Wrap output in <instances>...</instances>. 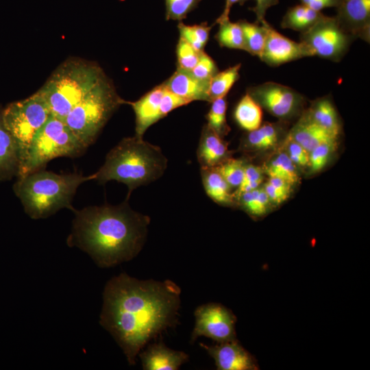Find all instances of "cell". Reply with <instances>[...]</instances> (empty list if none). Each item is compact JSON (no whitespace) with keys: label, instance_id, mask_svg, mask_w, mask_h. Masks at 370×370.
<instances>
[{"label":"cell","instance_id":"32","mask_svg":"<svg viewBox=\"0 0 370 370\" xmlns=\"http://www.w3.org/2000/svg\"><path fill=\"white\" fill-rule=\"evenodd\" d=\"M180 38L188 42L197 51H204L207 44L212 26L206 23L188 25L180 23L178 24Z\"/></svg>","mask_w":370,"mask_h":370},{"label":"cell","instance_id":"36","mask_svg":"<svg viewBox=\"0 0 370 370\" xmlns=\"http://www.w3.org/2000/svg\"><path fill=\"white\" fill-rule=\"evenodd\" d=\"M262 182V169L254 164H245L242 182L236 190L233 193L235 200L241 194L258 188Z\"/></svg>","mask_w":370,"mask_h":370},{"label":"cell","instance_id":"15","mask_svg":"<svg viewBox=\"0 0 370 370\" xmlns=\"http://www.w3.org/2000/svg\"><path fill=\"white\" fill-rule=\"evenodd\" d=\"M165 87L163 84L156 86L135 101H127L135 114V136L143 137L147 129L162 119L160 101Z\"/></svg>","mask_w":370,"mask_h":370},{"label":"cell","instance_id":"18","mask_svg":"<svg viewBox=\"0 0 370 370\" xmlns=\"http://www.w3.org/2000/svg\"><path fill=\"white\" fill-rule=\"evenodd\" d=\"M227 143L207 124L202 128L197 149L201 168L216 167L230 157Z\"/></svg>","mask_w":370,"mask_h":370},{"label":"cell","instance_id":"3","mask_svg":"<svg viewBox=\"0 0 370 370\" xmlns=\"http://www.w3.org/2000/svg\"><path fill=\"white\" fill-rule=\"evenodd\" d=\"M161 149L134 136L122 139L107 154L104 164L94 173L101 184L115 180L127 185L129 199L136 188L159 179L167 167Z\"/></svg>","mask_w":370,"mask_h":370},{"label":"cell","instance_id":"41","mask_svg":"<svg viewBox=\"0 0 370 370\" xmlns=\"http://www.w3.org/2000/svg\"><path fill=\"white\" fill-rule=\"evenodd\" d=\"M247 0H243L242 4H243ZM256 5L252 8H250L253 11L256 16V23L261 24L265 21V15L268 9L277 5L279 3V0H255Z\"/></svg>","mask_w":370,"mask_h":370},{"label":"cell","instance_id":"17","mask_svg":"<svg viewBox=\"0 0 370 370\" xmlns=\"http://www.w3.org/2000/svg\"><path fill=\"white\" fill-rule=\"evenodd\" d=\"M163 84L167 90L190 103L194 101L210 102L208 97L209 84L200 81L190 71L177 68Z\"/></svg>","mask_w":370,"mask_h":370},{"label":"cell","instance_id":"39","mask_svg":"<svg viewBox=\"0 0 370 370\" xmlns=\"http://www.w3.org/2000/svg\"><path fill=\"white\" fill-rule=\"evenodd\" d=\"M286 153L291 160L299 166L309 164V152L301 145L287 136Z\"/></svg>","mask_w":370,"mask_h":370},{"label":"cell","instance_id":"25","mask_svg":"<svg viewBox=\"0 0 370 370\" xmlns=\"http://www.w3.org/2000/svg\"><path fill=\"white\" fill-rule=\"evenodd\" d=\"M282 127L276 123H265L253 130L248 132L243 145L244 148L265 150L275 145L280 138Z\"/></svg>","mask_w":370,"mask_h":370},{"label":"cell","instance_id":"43","mask_svg":"<svg viewBox=\"0 0 370 370\" xmlns=\"http://www.w3.org/2000/svg\"><path fill=\"white\" fill-rule=\"evenodd\" d=\"M303 4L312 10L317 12L329 8H336L340 0H299Z\"/></svg>","mask_w":370,"mask_h":370},{"label":"cell","instance_id":"28","mask_svg":"<svg viewBox=\"0 0 370 370\" xmlns=\"http://www.w3.org/2000/svg\"><path fill=\"white\" fill-rule=\"evenodd\" d=\"M216 23L219 28L215 38L221 47L245 50L243 33L238 22L234 23L227 18Z\"/></svg>","mask_w":370,"mask_h":370},{"label":"cell","instance_id":"11","mask_svg":"<svg viewBox=\"0 0 370 370\" xmlns=\"http://www.w3.org/2000/svg\"><path fill=\"white\" fill-rule=\"evenodd\" d=\"M273 116L288 119L297 115L304 105V97L293 88L273 82L249 87L247 92Z\"/></svg>","mask_w":370,"mask_h":370},{"label":"cell","instance_id":"45","mask_svg":"<svg viewBox=\"0 0 370 370\" xmlns=\"http://www.w3.org/2000/svg\"><path fill=\"white\" fill-rule=\"evenodd\" d=\"M243 0H225V5L224 7V10L223 13L221 14V16L217 19L216 22L230 18L229 14L230 12V10L232 7V5L236 3H239L241 5L242 4Z\"/></svg>","mask_w":370,"mask_h":370},{"label":"cell","instance_id":"13","mask_svg":"<svg viewBox=\"0 0 370 370\" xmlns=\"http://www.w3.org/2000/svg\"><path fill=\"white\" fill-rule=\"evenodd\" d=\"M214 359L219 370H258L259 365L256 358L235 338L207 345L199 343Z\"/></svg>","mask_w":370,"mask_h":370},{"label":"cell","instance_id":"9","mask_svg":"<svg viewBox=\"0 0 370 370\" xmlns=\"http://www.w3.org/2000/svg\"><path fill=\"white\" fill-rule=\"evenodd\" d=\"M355 39L340 26L335 16H324L309 30L300 34V42L310 57L318 56L336 62L345 56Z\"/></svg>","mask_w":370,"mask_h":370},{"label":"cell","instance_id":"10","mask_svg":"<svg viewBox=\"0 0 370 370\" xmlns=\"http://www.w3.org/2000/svg\"><path fill=\"white\" fill-rule=\"evenodd\" d=\"M195 323L190 341L199 336L208 337L217 343L236 338V317L226 306L210 302L198 306L194 312Z\"/></svg>","mask_w":370,"mask_h":370},{"label":"cell","instance_id":"19","mask_svg":"<svg viewBox=\"0 0 370 370\" xmlns=\"http://www.w3.org/2000/svg\"><path fill=\"white\" fill-rule=\"evenodd\" d=\"M20 158L17 144L7 129L0 107V181L10 180L18 177Z\"/></svg>","mask_w":370,"mask_h":370},{"label":"cell","instance_id":"26","mask_svg":"<svg viewBox=\"0 0 370 370\" xmlns=\"http://www.w3.org/2000/svg\"><path fill=\"white\" fill-rule=\"evenodd\" d=\"M264 21L261 24L249 23L245 20L238 21L244 36L245 51L252 56L261 57L267 37Z\"/></svg>","mask_w":370,"mask_h":370},{"label":"cell","instance_id":"27","mask_svg":"<svg viewBox=\"0 0 370 370\" xmlns=\"http://www.w3.org/2000/svg\"><path fill=\"white\" fill-rule=\"evenodd\" d=\"M241 64H237L224 71H219L211 79L208 86L210 103L217 99L226 97L232 87L239 78Z\"/></svg>","mask_w":370,"mask_h":370},{"label":"cell","instance_id":"20","mask_svg":"<svg viewBox=\"0 0 370 370\" xmlns=\"http://www.w3.org/2000/svg\"><path fill=\"white\" fill-rule=\"evenodd\" d=\"M288 137L298 143L308 152L323 143L338 139V137L312 122L303 113L291 130Z\"/></svg>","mask_w":370,"mask_h":370},{"label":"cell","instance_id":"31","mask_svg":"<svg viewBox=\"0 0 370 370\" xmlns=\"http://www.w3.org/2000/svg\"><path fill=\"white\" fill-rule=\"evenodd\" d=\"M227 100L225 97L213 100L206 115L207 125L221 137L230 131L226 120Z\"/></svg>","mask_w":370,"mask_h":370},{"label":"cell","instance_id":"2","mask_svg":"<svg viewBox=\"0 0 370 370\" xmlns=\"http://www.w3.org/2000/svg\"><path fill=\"white\" fill-rule=\"evenodd\" d=\"M73 212L66 243L86 252L99 267L127 262L143 249L151 219L133 210L128 199L117 206H88Z\"/></svg>","mask_w":370,"mask_h":370},{"label":"cell","instance_id":"40","mask_svg":"<svg viewBox=\"0 0 370 370\" xmlns=\"http://www.w3.org/2000/svg\"><path fill=\"white\" fill-rule=\"evenodd\" d=\"M190 103L189 101L173 93L165 88L160 101V110L162 119L173 110Z\"/></svg>","mask_w":370,"mask_h":370},{"label":"cell","instance_id":"35","mask_svg":"<svg viewBox=\"0 0 370 370\" xmlns=\"http://www.w3.org/2000/svg\"><path fill=\"white\" fill-rule=\"evenodd\" d=\"M337 140L323 143L309 152V166L312 173L319 172L327 164L336 147Z\"/></svg>","mask_w":370,"mask_h":370},{"label":"cell","instance_id":"1","mask_svg":"<svg viewBox=\"0 0 370 370\" xmlns=\"http://www.w3.org/2000/svg\"><path fill=\"white\" fill-rule=\"evenodd\" d=\"M180 294L170 280H140L123 273L107 282L99 323L130 365L149 341L177 323Z\"/></svg>","mask_w":370,"mask_h":370},{"label":"cell","instance_id":"30","mask_svg":"<svg viewBox=\"0 0 370 370\" xmlns=\"http://www.w3.org/2000/svg\"><path fill=\"white\" fill-rule=\"evenodd\" d=\"M236 200L239 205L251 216L260 217L269 208V199L264 188H257L239 195Z\"/></svg>","mask_w":370,"mask_h":370},{"label":"cell","instance_id":"33","mask_svg":"<svg viewBox=\"0 0 370 370\" xmlns=\"http://www.w3.org/2000/svg\"><path fill=\"white\" fill-rule=\"evenodd\" d=\"M245 166L243 160L229 158L215 168L231 188L237 189L243 177Z\"/></svg>","mask_w":370,"mask_h":370},{"label":"cell","instance_id":"42","mask_svg":"<svg viewBox=\"0 0 370 370\" xmlns=\"http://www.w3.org/2000/svg\"><path fill=\"white\" fill-rule=\"evenodd\" d=\"M264 190L269 201L278 205L286 201L290 195L289 193L277 188L268 182L265 184Z\"/></svg>","mask_w":370,"mask_h":370},{"label":"cell","instance_id":"37","mask_svg":"<svg viewBox=\"0 0 370 370\" xmlns=\"http://www.w3.org/2000/svg\"><path fill=\"white\" fill-rule=\"evenodd\" d=\"M201 0H165L166 18L181 21L195 9Z\"/></svg>","mask_w":370,"mask_h":370},{"label":"cell","instance_id":"6","mask_svg":"<svg viewBox=\"0 0 370 370\" xmlns=\"http://www.w3.org/2000/svg\"><path fill=\"white\" fill-rule=\"evenodd\" d=\"M127 101L117 93L112 81L104 76L64 119L87 147L93 144L114 112Z\"/></svg>","mask_w":370,"mask_h":370},{"label":"cell","instance_id":"21","mask_svg":"<svg viewBox=\"0 0 370 370\" xmlns=\"http://www.w3.org/2000/svg\"><path fill=\"white\" fill-rule=\"evenodd\" d=\"M312 122L338 137L341 125L337 111L329 97H323L314 101L303 112Z\"/></svg>","mask_w":370,"mask_h":370},{"label":"cell","instance_id":"38","mask_svg":"<svg viewBox=\"0 0 370 370\" xmlns=\"http://www.w3.org/2000/svg\"><path fill=\"white\" fill-rule=\"evenodd\" d=\"M219 71L214 60L202 51L197 64L190 72L200 81L209 84L211 79Z\"/></svg>","mask_w":370,"mask_h":370},{"label":"cell","instance_id":"12","mask_svg":"<svg viewBox=\"0 0 370 370\" xmlns=\"http://www.w3.org/2000/svg\"><path fill=\"white\" fill-rule=\"evenodd\" d=\"M267 37L260 59L271 66L297 60L310 55L301 42H295L275 29L268 22L264 23Z\"/></svg>","mask_w":370,"mask_h":370},{"label":"cell","instance_id":"14","mask_svg":"<svg viewBox=\"0 0 370 370\" xmlns=\"http://www.w3.org/2000/svg\"><path fill=\"white\" fill-rule=\"evenodd\" d=\"M335 16L340 26L355 38L370 41V0H340Z\"/></svg>","mask_w":370,"mask_h":370},{"label":"cell","instance_id":"4","mask_svg":"<svg viewBox=\"0 0 370 370\" xmlns=\"http://www.w3.org/2000/svg\"><path fill=\"white\" fill-rule=\"evenodd\" d=\"M94 177V174H58L44 169L18 177L13 190L30 218L45 219L62 208L74 212L72 201L77 188Z\"/></svg>","mask_w":370,"mask_h":370},{"label":"cell","instance_id":"5","mask_svg":"<svg viewBox=\"0 0 370 370\" xmlns=\"http://www.w3.org/2000/svg\"><path fill=\"white\" fill-rule=\"evenodd\" d=\"M106 74L98 63L71 57L61 63L36 91L51 114L66 116Z\"/></svg>","mask_w":370,"mask_h":370},{"label":"cell","instance_id":"22","mask_svg":"<svg viewBox=\"0 0 370 370\" xmlns=\"http://www.w3.org/2000/svg\"><path fill=\"white\" fill-rule=\"evenodd\" d=\"M201 177L206 193L212 200L223 206L236 204L232 188L215 167L201 168Z\"/></svg>","mask_w":370,"mask_h":370},{"label":"cell","instance_id":"7","mask_svg":"<svg viewBox=\"0 0 370 370\" xmlns=\"http://www.w3.org/2000/svg\"><path fill=\"white\" fill-rule=\"evenodd\" d=\"M87 148L63 120L51 114L35 136L17 178L44 169L54 158L79 157Z\"/></svg>","mask_w":370,"mask_h":370},{"label":"cell","instance_id":"8","mask_svg":"<svg viewBox=\"0 0 370 370\" xmlns=\"http://www.w3.org/2000/svg\"><path fill=\"white\" fill-rule=\"evenodd\" d=\"M51 115L47 103L36 92L26 99L12 102L3 108L4 123L18 149L20 171L27 159L35 136Z\"/></svg>","mask_w":370,"mask_h":370},{"label":"cell","instance_id":"44","mask_svg":"<svg viewBox=\"0 0 370 370\" xmlns=\"http://www.w3.org/2000/svg\"><path fill=\"white\" fill-rule=\"evenodd\" d=\"M267 182L277 188L291 193L292 184L283 179L271 177Z\"/></svg>","mask_w":370,"mask_h":370},{"label":"cell","instance_id":"29","mask_svg":"<svg viewBox=\"0 0 370 370\" xmlns=\"http://www.w3.org/2000/svg\"><path fill=\"white\" fill-rule=\"evenodd\" d=\"M265 173L271 177L283 179L295 184L299 180L296 165L291 160L286 153H280L267 165Z\"/></svg>","mask_w":370,"mask_h":370},{"label":"cell","instance_id":"16","mask_svg":"<svg viewBox=\"0 0 370 370\" xmlns=\"http://www.w3.org/2000/svg\"><path fill=\"white\" fill-rule=\"evenodd\" d=\"M138 356L145 370H177L189 358L185 352L170 349L162 343L149 345Z\"/></svg>","mask_w":370,"mask_h":370},{"label":"cell","instance_id":"23","mask_svg":"<svg viewBox=\"0 0 370 370\" xmlns=\"http://www.w3.org/2000/svg\"><path fill=\"white\" fill-rule=\"evenodd\" d=\"M325 15L299 4L289 8L284 15L281 27L304 33L312 28Z\"/></svg>","mask_w":370,"mask_h":370},{"label":"cell","instance_id":"24","mask_svg":"<svg viewBox=\"0 0 370 370\" xmlns=\"http://www.w3.org/2000/svg\"><path fill=\"white\" fill-rule=\"evenodd\" d=\"M234 117L241 128L247 132L253 131L262 124V108L246 92L236 106Z\"/></svg>","mask_w":370,"mask_h":370},{"label":"cell","instance_id":"34","mask_svg":"<svg viewBox=\"0 0 370 370\" xmlns=\"http://www.w3.org/2000/svg\"><path fill=\"white\" fill-rule=\"evenodd\" d=\"M201 51H197L186 40L179 38L176 47L177 68L191 71L197 64Z\"/></svg>","mask_w":370,"mask_h":370}]
</instances>
